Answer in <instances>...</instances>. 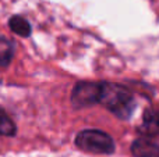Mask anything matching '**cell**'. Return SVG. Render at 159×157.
<instances>
[{
    "label": "cell",
    "instance_id": "cell-1",
    "mask_svg": "<svg viewBox=\"0 0 159 157\" xmlns=\"http://www.w3.org/2000/svg\"><path fill=\"white\" fill-rule=\"evenodd\" d=\"M99 104L120 120H129L137 103L134 93L131 89H129V86L117 82H101Z\"/></svg>",
    "mask_w": 159,
    "mask_h": 157
},
{
    "label": "cell",
    "instance_id": "cell-4",
    "mask_svg": "<svg viewBox=\"0 0 159 157\" xmlns=\"http://www.w3.org/2000/svg\"><path fill=\"white\" fill-rule=\"evenodd\" d=\"M158 138L140 135L131 143V155L134 157H159Z\"/></svg>",
    "mask_w": 159,
    "mask_h": 157
},
{
    "label": "cell",
    "instance_id": "cell-5",
    "mask_svg": "<svg viewBox=\"0 0 159 157\" xmlns=\"http://www.w3.org/2000/svg\"><path fill=\"white\" fill-rule=\"evenodd\" d=\"M138 134L144 136H159V110L155 107H147L143 114Z\"/></svg>",
    "mask_w": 159,
    "mask_h": 157
},
{
    "label": "cell",
    "instance_id": "cell-6",
    "mask_svg": "<svg viewBox=\"0 0 159 157\" xmlns=\"http://www.w3.org/2000/svg\"><path fill=\"white\" fill-rule=\"evenodd\" d=\"M8 27L14 33H17L18 36L27 38L31 35V24L21 15H13L8 19Z\"/></svg>",
    "mask_w": 159,
    "mask_h": 157
},
{
    "label": "cell",
    "instance_id": "cell-7",
    "mask_svg": "<svg viewBox=\"0 0 159 157\" xmlns=\"http://www.w3.org/2000/svg\"><path fill=\"white\" fill-rule=\"evenodd\" d=\"M14 57V43L7 38H0V68L10 66Z\"/></svg>",
    "mask_w": 159,
    "mask_h": 157
},
{
    "label": "cell",
    "instance_id": "cell-8",
    "mask_svg": "<svg viewBox=\"0 0 159 157\" xmlns=\"http://www.w3.org/2000/svg\"><path fill=\"white\" fill-rule=\"evenodd\" d=\"M16 132H17V127L14 124V121L3 110H0V135L14 136Z\"/></svg>",
    "mask_w": 159,
    "mask_h": 157
},
{
    "label": "cell",
    "instance_id": "cell-3",
    "mask_svg": "<svg viewBox=\"0 0 159 157\" xmlns=\"http://www.w3.org/2000/svg\"><path fill=\"white\" fill-rule=\"evenodd\" d=\"M99 96H101V82L81 81L74 85L70 99L74 107L82 108L99 104Z\"/></svg>",
    "mask_w": 159,
    "mask_h": 157
},
{
    "label": "cell",
    "instance_id": "cell-2",
    "mask_svg": "<svg viewBox=\"0 0 159 157\" xmlns=\"http://www.w3.org/2000/svg\"><path fill=\"white\" fill-rule=\"evenodd\" d=\"M75 146L93 155H112L116 150V143L109 134L99 129H84L75 136Z\"/></svg>",
    "mask_w": 159,
    "mask_h": 157
}]
</instances>
